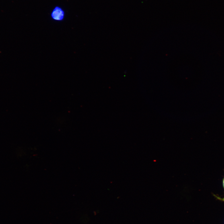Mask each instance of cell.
<instances>
[{
	"label": "cell",
	"mask_w": 224,
	"mask_h": 224,
	"mask_svg": "<svg viewBox=\"0 0 224 224\" xmlns=\"http://www.w3.org/2000/svg\"><path fill=\"white\" fill-rule=\"evenodd\" d=\"M65 12L60 7L57 6L53 9L51 13V17L54 20L62 21L65 17Z\"/></svg>",
	"instance_id": "6da1fadb"
},
{
	"label": "cell",
	"mask_w": 224,
	"mask_h": 224,
	"mask_svg": "<svg viewBox=\"0 0 224 224\" xmlns=\"http://www.w3.org/2000/svg\"><path fill=\"white\" fill-rule=\"evenodd\" d=\"M223 188L224 189V178L223 180ZM216 198L218 199H219L221 201H223V202H224V198H220L219 197H216Z\"/></svg>",
	"instance_id": "7a4b0ae2"
}]
</instances>
